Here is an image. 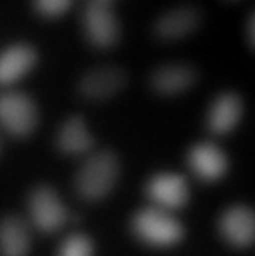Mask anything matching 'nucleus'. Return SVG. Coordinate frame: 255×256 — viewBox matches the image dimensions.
<instances>
[{"label": "nucleus", "instance_id": "obj_1", "mask_svg": "<svg viewBox=\"0 0 255 256\" xmlns=\"http://www.w3.org/2000/svg\"><path fill=\"white\" fill-rule=\"evenodd\" d=\"M119 172L118 159L113 152H100L90 157L77 176V188L81 197L101 198L116 184Z\"/></svg>", "mask_w": 255, "mask_h": 256}, {"label": "nucleus", "instance_id": "obj_2", "mask_svg": "<svg viewBox=\"0 0 255 256\" xmlns=\"http://www.w3.org/2000/svg\"><path fill=\"white\" fill-rule=\"evenodd\" d=\"M133 228L141 240L159 246L177 243L184 233L181 223L159 208H144L138 212L133 218Z\"/></svg>", "mask_w": 255, "mask_h": 256}, {"label": "nucleus", "instance_id": "obj_3", "mask_svg": "<svg viewBox=\"0 0 255 256\" xmlns=\"http://www.w3.org/2000/svg\"><path fill=\"white\" fill-rule=\"evenodd\" d=\"M37 121V106L30 96L22 92H7L0 96V122L12 134L25 136L32 132Z\"/></svg>", "mask_w": 255, "mask_h": 256}, {"label": "nucleus", "instance_id": "obj_4", "mask_svg": "<svg viewBox=\"0 0 255 256\" xmlns=\"http://www.w3.org/2000/svg\"><path fill=\"white\" fill-rule=\"evenodd\" d=\"M85 30L90 42L100 48L115 45L119 36V25L108 2L95 0L85 10Z\"/></svg>", "mask_w": 255, "mask_h": 256}, {"label": "nucleus", "instance_id": "obj_5", "mask_svg": "<svg viewBox=\"0 0 255 256\" xmlns=\"http://www.w3.org/2000/svg\"><path fill=\"white\" fill-rule=\"evenodd\" d=\"M30 215L43 232H53L67 220V208L57 192L50 187H39L30 197Z\"/></svg>", "mask_w": 255, "mask_h": 256}, {"label": "nucleus", "instance_id": "obj_6", "mask_svg": "<svg viewBox=\"0 0 255 256\" xmlns=\"http://www.w3.org/2000/svg\"><path fill=\"white\" fill-rule=\"evenodd\" d=\"M148 194L156 204L166 208H179L186 205L189 198V188L186 180L176 174H159L148 184Z\"/></svg>", "mask_w": 255, "mask_h": 256}, {"label": "nucleus", "instance_id": "obj_7", "mask_svg": "<svg viewBox=\"0 0 255 256\" xmlns=\"http://www.w3.org/2000/svg\"><path fill=\"white\" fill-rule=\"evenodd\" d=\"M126 84V73L119 68H100L81 80L80 91L90 100H106Z\"/></svg>", "mask_w": 255, "mask_h": 256}, {"label": "nucleus", "instance_id": "obj_8", "mask_svg": "<svg viewBox=\"0 0 255 256\" xmlns=\"http://www.w3.org/2000/svg\"><path fill=\"white\" fill-rule=\"evenodd\" d=\"M220 232L230 243L245 246L253 242L255 235V218L252 210L247 206H232L222 215Z\"/></svg>", "mask_w": 255, "mask_h": 256}, {"label": "nucleus", "instance_id": "obj_9", "mask_svg": "<svg viewBox=\"0 0 255 256\" xmlns=\"http://www.w3.org/2000/svg\"><path fill=\"white\" fill-rule=\"evenodd\" d=\"M189 164L199 177L214 180L227 170V157L214 144H199L189 152Z\"/></svg>", "mask_w": 255, "mask_h": 256}, {"label": "nucleus", "instance_id": "obj_10", "mask_svg": "<svg viewBox=\"0 0 255 256\" xmlns=\"http://www.w3.org/2000/svg\"><path fill=\"white\" fill-rule=\"evenodd\" d=\"M37 55L29 45H14L0 55V84H10L27 74L35 64Z\"/></svg>", "mask_w": 255, "mask_h": 256}, {"label": "nucleus", "instance_id": "obj_11", "mask_svg": "<svg viewBox=\"0 0 255 256\" xmlns=\"http://www.w3.org/2000/svg\"><path fill=\"white\" fill-rule=\"evenodd\" d=\"M199 25L197 10L182 7L164 14L156 24V34L164 40H176L194 32Z\"/></svg>", "mask_w": 255, "mask_h": 256}, {"label": "nucleus", "instance_id": "obj_12", "mask_svg": "<svg viewBox=\"0 0 255 256\" xmlns=\"http://www.w3.org/2000/svg\"><path fill=\"white\" fill-rule=\"evenodd\" d=\"M30 248V233L19 216L0 222V253L2 256H25Z\"/></svg>", "mask_w": 255, "mask_h": 256}, {"label": "nucleus", "instance_id": "obj_13", "mask_svg": "<svg viewBox=\"0 0 255 256\" xmlns=\"http://www.w3.org/2000/svg\"><path fill=\"white\" fill-rule=\"evenodd\" d=\"M242 116V101L237 94L225 92L214 101L209 111V128L217 134L227 132L238 122Z\"/></svg>", "mask_w": 255, "mask_h": 256}, {"label": "nucleus", "instance_id": "obj_14", "mask_svg": "<svg viewBox=\"0 0 255 256\" xmlns=\"http://www.w3.org/2000/svg\"><path fill=\"white\" fill-rule=\"evenodd\" d=\"M197 74L187 64H167L153 74V86L162 94H174L191 88Z\"/></svg>", "mask_w": 255, "mask_h": 256}, {"label": "nucleus", "instance_id": "obj_15", "mask_svg": "<svg viewBox=\"0 0 255 256\" xmlns=\"http://www.w3.org/2000/svg\"><path fill=\"white\" fill-rule=\"evenodd\" d=\"M60 149L70 154H81L93 146V139L81 118H72L63 124L58 132Z\"/></svg>", "mask_w": 255, "mask_h": 256}, {"label": "nucleus", "instance_id": "obj_16", "mask_svg": "<svg viewBox=\"0 0 255 256\" xmlns=\"http://www.w3.org/2000/svg\"><path fill=\"white\" fill-rule=\"evenodd\" d=\"M58 256H93V244L85 235H73L65 240Z\"/></svg>", "mask_w": 255, "mask_h": 256}, {"label": "nucleus", "instance_id": "obj_17", "mask_svg": "<svg viewBox=\"0 0 255 256\" xmlns=\"http://www.w3.org/2000/svg\"><path fill=\"white\" fill-rule=\"evenodd\" d=\"M73 0H35V7L47 17H57L72 7Z\"/></svg>", "mask_w": 255, "mask_h": 256}, {"label": "nucleus", "instance_id": "obj_18", "mask_svg": "<svg viewBox=\"0 0 255 256\" xmlns=\"http://www.w3.org/2000/svg\"><path fill=\"white\" fill-rule=\"evenodd\" d=\"M255 15L250 14L248 15V22H247V38L250 42V46H253V42H255Z\"/></svg>", "mask_w": 255, "mask_h": 256}, {"label": "nucleus", "instance_id": "obj_19", "mask_svg": "<svg viewBox=\"0 0 255 256\" xmlns=\"http://www.w3.org/2000/svg\"><path fill=\"white\" fill-rule=\"evenodd\" d=\"M101 2H108V0H101Z\"/></svg>", "mask_w": 255, "mask_h": 256}]
</instances>
